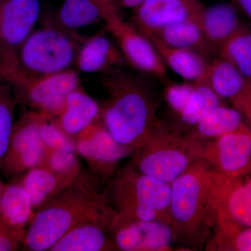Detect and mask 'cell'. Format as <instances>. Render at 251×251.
<instances>
[{
  "label": "cell",
  "instance_id": "52a82bcc",
  "mask_svg": "<svg viewBox=\"0 0 251 251\" xmlns=\"http://www.w3.org/2000/svg\"><path fill=\"white\" fill-rule=\"evenodd\" d=\"M8 81L18 102L52 120L62 111L68 96L81 87L78 72L74 68L50 75Z\"/></svg>",
  "mask_w": 251,
  "mask_h": 251
},
{
  "label": "cell",
  "instance_id": "f35d334b",
  "mask_svg": "<svg viewBox=\"0 0 251 251\" xmlns=\"http://www.w3.org/2000/svg\"><path fill=\"white\" fill-rule=\"evenodd\" d=\"M1 78H4V77H3L2 70H1V64H0V80Z\"/></svg>",
  "mask_w": 251,
  "mask_h": 251
},
{
  "label": "cell",
  "instance_id": "4316f807",
  "mask_svg": "<svg viewBox=\"0 0 251 251\" xmlns=\"http://www.w3.org/2000/svg\"><path fill=\"white\" fill-rule=\"evenodd\" d=\"M104 9L97 0H64L56 15V25L76 30L103 21Z\"/></svg>",
  "mask_w": 251,
  "mask_h": 251
},
{
  "label": "cell",
  "instance_id": "1f68e13d",
  "mask_svg": "<svg viewBox=\"0 0 251 251\" xmlns=\"http://www.w3.org/2000/svg\"><path fill=\"white\" fill-rule=\"evenodd\" d=\"M39 133L43 143L49 150L75 151V144L59 129L53 120L41 115Z\"/></svg>",
  "mask_w": 251,
  "mask_h": 251
},
{
  "label": "cell",
  "instance_id": "9c48e42d",
  "mask_svg": "<svg viewBox=\"0 0 251 251\" xmlns=\"http://www.w3.org/2000/svg\"><path fill=\"white\" fill-rule=\"evenodd\" d=\"M41 115L29 110L14 124L9 148L0 171L10 177H19L44 163L47 148L39 133Z\"/></svg>",
  "mask_w": 251,
  "mask_h": 251
},
{
  "label": "cell",
  "instance_id": "3957f363",
  "mask_svg": "<svg viewBox=\"0 0 251 251\" xmlns=\"http://www.w3.org/2000/svg\"><path fill=\"white\" fill-rule=\"evenodd\" d=\"M118 69L102 79L108 97L100 104V121L131 156L148 139L158 120L159 102L145 81Z\"/></svg>",
  "mask_w": 251,
  "mask_h": 251
},
{
  "label": "cell",
  "instance_id": "f546056e",
  "mask_svg": "<svg viewBox=\"0 0 251 251\" xmlns=\"http://www.w3.org/2000/svg\"><path fill=\"white\" fill-rule=\"evenodd\" d=\"M16 102L17 100L14 94L4 86H0V164L9 148L14 126V109Z\"/></svg>",
  "mask_w": 251,
  "mask_h": 251
},
{
  "label": "cell",
  "instance_id": "7402d4cb",
  "mask_svg": "<svg viewBox=\"0 0 251 251\" xmlns=\"http://www.w3.org/2000/svg\"><path fill=\"white\" fill-rule=\"evenodd\" d=\"M110 224L87 222L78 225L64 234L49 251H115L110 233Z\"/></svg>",
  "mask_w": 251,
  "mask_h": 251
},
{
  "label": "cell",
  "instance_id": "d590c367",
  "mask_svg": "<svg viewBox=\"0 0 251 251\" xmlns=\"http://www.w3.org/2000/svg\"><path fill=\"white\" fill-rule=\"evenodd\" d=\"M238 11L242 13L251 21V0H231Z\"/></svg>",
  "mask_w": 251,
  "mask_h": 251
},
{
  "label": "cell",
  "instance_id": "5bb4252c",
  "mask_svg": "<svg viewBox=\"0 0 251 251\" xmlns=\"http://www.w3.org/2000/svg\"><path fill=\"white\" fill-rule=\"evenodd\" d=\"M205 7L201 0H143L134 9L133 23L146 33L199 17Z\"/></svg>",
  "mask_w": 251,
  "mask_h": 251
},
{
  "label": "cell",
  "instance_id": "5b68a950",
  "mask_svg": "<svg viewBox=\"0 0 251 251\" xmlns=\"http://www.w3.org/2000/svg\"><path fill=\"white\" fill-rule=\"evenodd\" d=\"M203 145L158 120L148 139L130 156V162L144 174L172 184L202 159Z\"/></svg>",
  "mask_w": 251,
  "mask_h": 251
},
{
  "label": "cell",
  "instance_id": "6da1fadb",
  "mask_svg": "<svg viewBox=\"0 0 251 251\" xmlns=\"http://www.w3.org/2000/svg\"><path fill=\"white\" fill-rule=\"evenodd\" d=\"M103 184L89 170H83L72 184L34 213L23 241V250L49 251L64 234L80 224H110L115 211Z\"/></svg>",
  "mask_w": 251,
  "mask_h": 251
},
{
  "label": "cell",
  "instance_id": "4fadbf2b",
  "mask_svg": "<svg viewBox=\"0 0 251 251\" xmlns=\"http://www.w3.org/2000/svg\"><path fill=\"white\" fill-rule=\"evenodd\" d=\"M75 151L83 158L88 170L104 184L130 153L114 140L101 121L96 122L74 140Z\"/></svg>",
  "mask_w": 251,
  "mask_h": 251
},
{
  "label": "cell",
  "instance_id": "9a60e30c",
  "mask_svg": "<svg viewBox=\"0 0 251 251\" xmlns=\"http://www.w3.org/2000/svg\"><path fill=\"white\" fill-rule=\"evenodd\" d=\"M100 120V104L81 86L68 96L62 111L53 122L74 143L77 137Z\"/></svg>",
  "mask_w": 251,
  "mask_h": 251
},
{
  "label": "cell",
  "instance_id": "8d00e7d4",
  "mask_svg": "<svg viewBox=\"0 0 251 251\" xmlns=\"http://www.w3.org/2000/svg\"><path fill=\"white\" fill-rule=\"evenodd\" d=\"M119 9H135L140 6L143 0H114Z\"/></svg>",
  "mask_w": 251,
  "mask_h": 251
},
{
  "label": "cell",
  "instance_id": "484cf974",
  "mask_svg": "<svg viewBox=\"0 0 251 251\" xmlns=\"http://www.w3.org/2000/svg\"><path fill=\"white\" fill-rule=\"evenodd\" d=\"M193 90L187 105L176 117L171 126L175 131L186 133L196 126L211 110L224 103L222 100L205 82H195Z\"/></svg>",
  "mask_w": 251,
  "mask_h": 251
},
{
  "label": "cell",
  "instance_id": "7c38bea8",
  "mask_svg": "<svg viewBox=\"0 0 251 251\" xmlns=\"http://www.w3.org/2000/svg\"><path fill=\"white\" fill-rule=\"evenodd\" d=\"M202 159L229 179L251 176V128L244 123L230 133L204 143Z\"/></svg>",
  "mask_w": 251,
  "mask_h": 251
},
{
  "label": "cell",
  "instance_id": "74e56055",
  "mask_svg": "<svg viewBox=\"0 0 251 251\" xmlns=\"http://www.w3.org/2000/svg\"><path fill=\"white\" fill-rule=\"evenodd\" d=\"M5 186H6V184H4V182L0 179V197H1V193L3 192Z\"/></svg>",
  "mask_w": 251,
  "mask_h": 251
},
{
  "label": "cell",
  "instance_id": "44dd1931",
  "mask_svg": "<svg viewBox=\"0 0 251 251\" xmlns=\"http://www.w3.org/2000/svg\"><path fill=\"white\" fill-rule=\"evenodd\" d=\"M76 179L57 174L41 165L31 168L16 181L27 191L36 212L47 205Z\"/></svg>",
  "mask_w": 251,
  "mask_h": 251
},
{
  "label": "cell",
  "instance_id": "30bf717a",
  "mask_svg": "<svg viewBox=\"0 0 251 251\" xmlns=\"http://www.w3.org/2000/svg\"><path fill=\"white\" fill-rule=\"evenodd\" d=\"M41 13L39 0H0V64L3 76L16 52L34 31Z\"/></svg>",
  "mask_w": 251,
  "mask_h": 251
},
{
  "label": "cell",
  "instance_id": "8fae6325",
  "mask_svg": "<svg viewBox=\"0 0 251 251\" xmlns=\"http://www.w3.org/2000/svg\"><path fill=\"white\" fill-rule=\"evenodd\" d=\"M115 250H173L174 234L171 225L158 221L131 219L115 212L110 226Z\"/></svg>",
  "mask_w": 251,
  "mask_h": 251
},
{
  "label": "cell",
  "instance_id": "ac0fdd59",
  "mask_svg": "<svg viewBox=\"0 0 251 251\" xmlns=\"http://www.w3.org/2000/svg\"><path fill=\"white\" fill-rule=\"evenodd\" d=\"M218 219L251 227V176L239 179L223 176Z\"/></svg>",
  "mask_w": 251,
  "mask_h": 251
},
{
  "label": "cell",
  "instance_id": "f1b7e54d",
  "mask_svg": "<svg viewBox=\"0 0 251 251\" xmlns=\"http://www.w3.org/2000/svg\"><path fill=\"white\" fill-rule=\"evenodd\" d=\"M233 64L247 80H251V28L244 25L231 37L219 52Z\"/></svg>",
  "mask_w": 251,
  "mask_h": 251
},
{
  "label": "cell",
  "instance_id": "ba28073f",
  "mask_svg": "<svg viewBox=\"0 0 251 251\" xmlns=\"http://www.w3.org/2000/svg\"><path fill=\"white\" fill-rule=\"evenodd\" d=\"M103 21L126 62L144 74L162 78L166 76L167 67L153 43L133 23L126 21L120 10L106 13Z\"/></svg>",
  "mask_w": 251,
  "mask_h": 251
},
{
  "label": "cell",
  "instance_id": "603a6c76",
  "mask_svg": "<svg viewBox=\"0 0 251 251\" xmlns=\"http://www.w3.org/2000/svg\"><path fill=\"white\" fill-rule=\"evenodd\" d=\"M150 39L166 67H169L187 82H205L206 68L209 60L204 56L189 50L170 47L156 39Z\"/></svg>",
  "mask_w": 251,
  "mask_h": 251
},
{
  "label": "cell",
  "instance_id": "e575fe53",
  "mask_svg": "<svg viewBox=\"0 0 251 251\" xmlns=\"http://www.w3.org/2000/svg\"><path fill=\"white\" fill-rule=\"evenodd\" d=\"M23 242L0 221V251H18Z\"/></svg>",
  "mask_w": 251,
  "mask_h": 251
},
{
  "label": "cell",
  "instance_id": "d6a6232c",
  "mask_svg": "<svg viewBox=\"0 0 251 251\" xmlns=\"http://www.w3.org/2000/svg\"><path fill=\"white\" fill-rule=\"evenodd\" d=\"M195 85V82L186 81L183 83L172 84L165 88L163 92L165 100L175 117L179 115L187 105Z\"/></svg>",
  "mask_w": 251,
  "mask_h": 251
},
{
  "label": "cell",
  "instance_id": "7a4b0ae2",
  "mask_svg": "<svg viewBox=\"0 0 251 251\" xmlns=\"http://www.w3.org/2000/svg\"><path fill=\"white\" fill-rule=\"evenodd\" d=\"M223 175L199 160L171 184V226L183 250L205 248L217 221Z\"/></svg>",
  "mask_w": 251,
  "mask_h": 251
},
{
  "label": "cell",
  "instance_id": "4dcf8cb0",
  "mask_svg": "<svg viewBox=\"0 0 251 251\" xmlns=\"http://www.w3.org/2000/svg\"><path fill=\"white\" fill-rule=\"evenodd\" d=\"M76 151L47 149L43 166L62 176L76 179L83 171Z\"/></svg>",
  "mask_w": 251,
  "mask_h": 251
},
{
  "label": "cell",
  "instance_id": "8992f818",
  "mask_svg": "<svg viewBox=\"0 0 251 251\" xmlns=\"http://www.w3.org/2000/svg\"><path fill=\"white\" fill-rule=\"evenodd\" d=\"M85 39L57 25L33 31L18 49L4 78L43 76L72 69Z\"/></svg>",
  "mask_w": 251,
  "mask_h": 251
},
{
  "label": "cell",
  "instance_id": "83f0119b",
  "mask_svg": "<svg viewBox=\"0 0 251 251\" xmlns=\"http://www.w3.org/2000/svg\"><path fill=\"white\" fill-rule=\"evenodd\" d=\"M206 251H251V227L218 219Z\"/></svg>",
  "mask_w": 251,
  "mask_h": 251
},
{
  "label": "cell",
  "instance_id": "e0dca14e",
  "mask_svg": "<svg viewBox=\"0 0 251 251\" xmlns=\"http://www.w3.org/2000/svg\"><path fill=\"white\" fill-rule=\"evenodd\" d=\"M198 18L174 23L143 34L170 47L194 51L209 60L218 57L219 54L206 41Z\"/></svg>",
  "mask_w": 251,
  "mask_h": 251
},
{
  "label": "cell",
  "instance_id": "277c9868",
  "mask_svg": "<svg viewBox=\"0 0 251 251\" xmlns=\"http://www.w3.org/2000/svg\"><path fill=\"white\" fill-rule=\"evenodd\" d=\"M104 192L120 215L171 225V184L144 174L130 161L105 183Z\"/></svg>",
  "mask_w": 251,
  "mask_h": 251
},
{
  "label": "cell",
  "instance_id": "d6986e66",
  "mask_svg": "<svg viewBox=\"0 0 251 251\" xmlns=\"http://www.w3.org/2000/svg\"><path fill=\"white\" fill-rule=\"evenodd\" d=\"M34 213L22 185L17 181L6 184L0 197V221L22 242Z\"/></svg>",
  "mask_w": 251,
  "mask_h": 251
},
{
  "label": "cell",
  "instance_id": "cb8c5ba5",
  "mask_svg": "<svg viewBox=\"0 0 251 251\" xmlns=\"http://www.w3.org/2000/svg\"><path fill=\"white\" fill-rule=\"evenodd\" d=\"M244 123V117L237 109L222 103L211 110L196 126L184 134L201 143H206L237 129Z\"/></svg>",
  "mask_w": 251,
  "mask_h": 251
},
{
  "label": "cell",
  "instance_id": "836d02e7",
  "mask_svg": "<svg viewBox=\"0 0 251 251\" xmlns=\"http://www.w3.org/2000/svg\"><path fill=\"white\" fill-rule=\"evenodd\" d=\"M233 108L242 114L244 121L251 128V80H248L240 95L231 103Z\"/></svg>",
  "mask_w": 251,
  "mask_h": 251
},
{
  "label": "cell",
  "instance_id": "2e32d148",
  "mask_svg": "<svg viewBox=\"0 0 251 251\" xmlns=\"http://www.w3.org/2000/svg\"><path fill=\"white\" fill-rule=\"evenodd\" d=\"M126 62L118 46L104 32L84 40L77 53L75 67L86 74L108 72Z\"/></svg>",
  "mask_w": 251,
  "mask_h": 251
},
{
  "label": "cell",
  "instance_id": "d4e9b609",
  "mask_svg": "<svg viewBox=\"0 0 251 251\" xmlns=\"http://www.w3.org/2000/svg\"><path fill=\"white\" fill-rule=\"evenodd\" d=\"M247 81L233 64L219 56L208 62L205 82L223 100L232 103L245 88Z\"/></svg>",
  "mask_w": 251,
  "mask_h": 251
},
{
  "label": "cell",
  "instance_id": "ffe728a7",
  "mask_svg": "<svg viewBox=\"0 0 251 251\" xmlns=\"http://www.w3.org/2000/svg\"><path fill=\"white\" fill-rule=\"evenodd\" d=\"M198 21L206 41L218 54L221 47L244 26L232 3L204 8Z\"/></svg>",
  "mask_w": 251,
  "mask_h": 251
}]
</instances>
